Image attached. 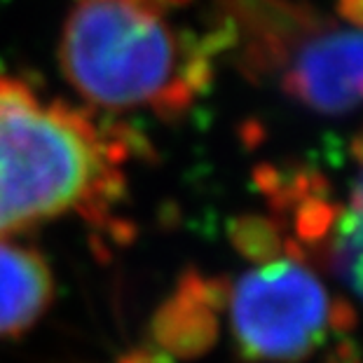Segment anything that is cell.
Here are the masks:
<instances>
[{
  "instance_id": "obj_6",
  "label": "cell",
  "mask_w": 363,
  "mask_h": 363,
  "mask_svg": "<svg viewBox=\"0 0 363 363\" xmlns=\"http://www.w3.org/2000/svg\"><path fill=\"white\" fill-rule=\"evenodd\" d=\"M54 300V274L40 251L0 237V340L26 333Z\"/></svg>"
},
{
  "instance_id": "obj_3",
  "label": "cell",
  "mask_w": 363,
  "mask_h": 363,
  "mask_svg": "<svg viewBox=\"0 0 363 363\" xmlns=\"http://www.w3.org/2000/svg\"><path fill=\"white\" fill-rule=\"evenodd\" d=\"M223 52L326 115L363 108V21L340 24L296 0H208Z\"/></svg>"
},
{
  "instance_id": "obj_7",
  "label": "cell",
  "mask_w": 363,
  "mask_h": 363,
  "mask_svg": "<svg viewBox=\"0 0 363 363\" xmlns=\"http://www.w3.org/2000/svg\"><path fill=\"white\" fill-rule=\"evenodd\" d=\"M211 289L204 281L183 284L179 296H174L162 307L155 323L157 342L164 352L192 354L202 347V337L208 328L206 321V298Z\"/></svg>"
},
{
  "instance_id": "obj_1",
  "label": "cell",
  "mask_w": 363,
  "mask_h": 363,
  "mask_svg": "<svg viewBox=\"0 0 363 363\" xmlns=\"http://www.w3.org/2000/svg\"><path fill=\"white\" fill-rule=\"evenodd\" d=\"M188 0H73L59 66L89 106L179 118L213 80L223 40L179 19Z\"/></svg>"
},
{
  "instance_id": "obj_5",
  "label": "cell",
  "mask_w": 363,
  "mask_h": 363,
  "mask_svg": "<svg viewBox=\"0 0 363 363\" xmlns=\"http://www.w3.org/2000/svg\"><path fill=\"white\" fill-rule=\"evenodd\" d=\"M357 172L342 204L326 206L312 199L300 216L307 237L321 239L328 267L363 303V136L354 143Z\"/></svg>"
},
{
  "instance_id": "obj_2",
  "label": "cell",
  "mask_w": 363,
  "mask_h": 363,
  "mask_svg": "<svg viewBox=\"0 0 363 363\" xmlns=\"http://www.w3.org/2000/svg\"><path fill=\"white\" fill-rule=\"evenodd\" d=\"M127 160L125 131L0 73V237L66 213L108 218L125 197Z\"/></svg>"
},
{
  "instance_id": "obj_4",
  "label": "cell",
  "mask_w": 363,
  "mask_h": 363,
  "mask_svg": "<svg viewBox=\"0 0 363 363\" xmlns=\"http://www.w3.org/2000/svg\"><path fill=\"white\" fill-rule=\"evenodd\" d=\"M230 330L251 363H303L323 350L350 314L300 258L265 260L228 296Z\"/></svg>"
}]
</instances>
